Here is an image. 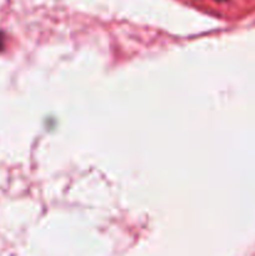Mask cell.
I'll list each match as a JSON object with an SVG mask.
<instances>
[{"mask_svg": "<svg viewBox=\"0 0 255 256\" xmlns=\"http://www.w3.org/2000/svg\"><path fill=\"white\" fill-rule=\"evenodd\" d=\"M214 2H228V0H214Z\"/></svg>", "mask_w": 255, "mask_h": 256, "instance_id": "obj_1", "label": "cell"}, {"mask_svg": "<svg viewBox=\"0 0 255 256\" xmlns=\"http://www.w3.org/2000/svg\"><path fill=\"white\" fill-rule=\"evenodd\" d=\"M2 39L0 38V48H2Z\"/></svg>", "mask_w": 255, "mask_h": 256, "instance_id": "obj_2", "label": "cell"}]
</instances>
